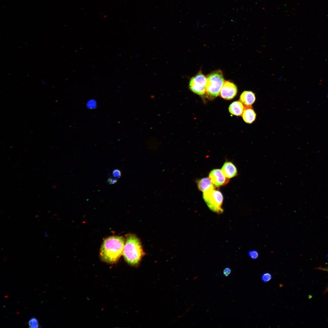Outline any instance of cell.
Returning <instances> with one entry per match:
<instances>
[{
  "instance_id": "6da1fadb",
  "label": "cell",
  "mask_w": 328,
  "mask_h": 328,
  "mask_svg": "<svg viewBox=\"0 0 328 328\" xmlns=\"http://www.w3.org/2000/svg\"><path fill=\"white\" fill-rule=\"evenodd\" d=\"M124 239L122 237L112 236L103 241L100 251V256L104 261L113 263L116 262L123 253Z\"/></svg>"
},
{
  "instance_id": "7a4b0ae2",
  "label": "cell",
  "mask_w": 328,
  "mask_h": 328,
  "mask_svg": "<svg viewBox=\"0 0 328 328\" xmlns=\"http://www.w3.org/2000/svg\"><path fill=\"white\" fill-rule=\"evenodd\" d=\"M123 255L126 261L133 266L138 265L144 255L140 241L135 235L127 237Z\"/></svg>"
},
{
  "instance_id": "3957f363",
  "label": "cell",
  "mask_w": 328,
  "mask_h": 328,
  "mask_svg": "<svg viewBox=\"0 0 328 328\" xmlns=\"http://www.w3.org/2000/svg\"><path fill=\"white\" fill-rule=\"evenodd\" d=\"M203 199L210 209L218 214L222 213L223 196L221 193L215 189L203 192Z\"/></svg>"
},
{
  "instance_id": "277c9868",
  "label": "cell",
  "mask_w": 328,
  "mask_h": 328,
  "mask_svg": "<svg viewBox=\"0 0 328 328\" xmlns=\"http://www.w3.org/2000/svg\"><path fill=\"white\" fill-rule=\"evenodd\" d=\"M224 82L220 70L216 71L209 74L207 78L206 92L207 94L212 97H217L220 94Z\"/></svg>"
},
{
  "instance_id": "5b68a950",
  "label": "cell",
  "mask_w": 328,
  "mask_h": 328,
  "mask_svg": "<svg viewBox=\"0 0 328 328\" xmlns=\"http://www.w3.org/2000/svg\"><path fill=\"white\" fill-rule=\"evenodd\" d=\"M207 78L201 73L192 77L189 83L190 89L194 93L203 95L206 92Z\"/></svg>"
},
{
  "instance_id": "8992f818",
  "label": "cell",
  "mask_w": 328,
  "mask_h": 328,
  "mask_svg": "<svg viewBox=\"0 0 328 328\" xmlns=\"http://www.w3.org/2000/svg\"><path fill=\"white\" fill-rule=\"evenodd\" d=\"M237 93V88L235 85L229 81H226L221 88L220 94L223 98L230 100L234 98Z\"/></svg>"
},
{
  "instance_id": "52a82bcc",
  "label": "cell",
  "mask_w": 328,
  "mask_h": 328,
  "mask_svg": "<svg viewBox=\"0 0 328 328\" xmlns=\"http://www.w3.org/2000/svg\"><path fill=\"white\" fill-rule=\"evenodd\" d=\"M209 177L214 185L219 187L226 184L228 182L229 179L227 178L222 173L221 169H214L209 173Z\"/></svg>"
},
{
  "instance_id": "ba28073f",
  "label": "cell",
  "mask_w": 328,
  "mask_h": 328,
  "mask_svg": "<svg viewBox=\"0 0 328 328\" xmlns=\"http://www.w3.org/2000/svg\"><path fill=\"white\" fill-rule=\"evenodd\" d=\"M221 170L224 176L228 179L236 176L237 174L236 167L230 162H225L222 166Z\"/></svg>"
},
{
  "instance_id": "9c48e42d",
  "label": "cell",
  "mask_w": 328,
  "mask_h": 328,
  "mask_svg": "<svg viewBox=\"0 0 328 328\" xmlns=\"http://www.w3.org/2000/svg\"><path fill=\"white\" fill-rule=\"evenodd\" d=\"M240 100L245 107H251L255 100V94L251 91H244L241 94Z\"/></svg>"
},
{
  "instance_id": "30bf717a",
  "label": "cell",
  "mask_w": 328,
  "mask_h": 328,
  "mask_svg": "<svg viewBox=\"0 0 328 328\" xmlns=\"http://www.w3.org/2000/svg\"><path fill=\"white\" fill-rule=\"evenodd\" d=\"M197 185L199 190L203 193L215 189L214 186L209 177L200 179L197 181Z\"/></svg>"
},
{
  "instance_id": "8fae6325",
  "label": "cell",
  "mask_w": 328,
  "mask_h": 328,
  "mask_svg": "<svg viewBox=\"0 0 328 328\" xmlns=\"http://www.w3.org/2000/svg\"><path fill=\"white\" fill-rule=\"evenodd\" d=\"M245 108L242 103L240 101H235L232 103L229 107V112L236 116L242 115Z\"/></svg>"
},
{
  "instance_id": "7c38bea8",
  "label": "cell",
  "mask_w": 328,
  "mask_h": 328,
  "mask_svg": "<svg viewBox=\"0 0 328 328\" xmlns=\"http://www.w3.org/2000/svg\"><path fill=\"white\" fill-rule=\"evenodd\" d=\"M242 115L244 121L249 124L252 123L255 119L256 117V114L251 107H245Z\"/></svg>"
},
{
  "instance_id": "4fadbf2b",
  "label": "cell",
  "mask_w": 328,
  "mask_h": 328,
  "mask_svg": "<svg viewBox=\"0 0 328 328\" xmlns=\"http://www.w3.org/2000/svg\"><path fill=\"white\" fill-rule=\"evenodd\" d=\"M29 327V328H39L40 327L39 322L38 319L35 317H32L28 322Z\"/></svg>"
},
{
  "instance_id": "5bb4252c",
  "label": "cell",
  "mask_w": 328,
  "mask_h": 328,
  "mask_svg": "<svg viewBox=\"0 0 328 328\" xmlns=\"http://www.w3.org/2000/svg\"><path fill=\"white\" fill-rule=\"evenodd\" d=\"M272 275L268 272H266L262 274L261 276L262 281L265 282H267L270 281L272 278Z\"/></svg>"
},
{
  "instance_id": "9a60e30c",
  "label": "cell",
  "mask_w": 328,
  "mask_h": 328,
  "mask_svg": "<svg viewBox=\"0 0 328 328\" xmlns=\"http://www.w3.org/2000/svg\"><path fill=\"white\" fill-rule=\"evenodd\" d=\"M248 256L252 259L255 260L258 258L259 256L258 251L255 250H250L248 251Z\"/></svg>"
},
{
  "instance_id": "2e32d148",
  "label": "cell",
  "mask_w": 328,
  "mask_h": 328,
  "mask_svg": "<svg viewBox=\"0 0 328 328\" xmlns=\"http://www.w3.org/2000/svg\"><path fill=\"white\" fill-rule=\"evenodd\" d=\"M112 174L114 177L119 178L121 176V173L120 170L118 169H116L113 170Z\"/></svg>"
},
{
  "instance_id": "e0dca14e",
  "label": "cell",
  "mask_w": 328,
  "mask_h": 328,
  "mask_svg": "<svg viewBox=\"0 0 328 328\" xmlns=\"http://www.w3.org/2000/svg\"><path fill=\"white\" fill-rule=\"evenodd\" d=\"M231 272V269L228 267L226 268L223 271L224 275L226 277L228 276Z\"/></svg>"
},
{
  "instance_id": "ac0fdd59",
  "label": "cell",
  "mask_w": 328,
  "mask_h": 328,
  "mask_svg": "<svg viewBox=\"0 0 328 328\" xmlns=\"http://www.w3.org/2000/svg\"><path fill=\"white\" fill-rule=\"evenodd\" d=\"M107 181L109 184H113L117 182V179L116 178H109Z\"/></svg>"
},
{
  "instance_id": "d6986e66",
  "label": "cell",
  "mask_w": 328,
  "mask_h": 328,
  "mask_svg": "<svg viewBox=\"0 0 328 328\" xmlns=\"http://www.w3.org/2000/svg\"><path fill=\"white\" fill-rule=\"evenodd\" d=\"M319 269L321 270H323V271L328 272V268H322L320 267L319 268ZM328 291V288L326 289V291Z\"/></svg>"
},
{
  "instance_id": "ffe728a7",
  "label": "cell",
  "mask_w": 328,
  "mask_h": 328,
  "mask_svg": "<svg viewBox=\"0 0 328 328\" xmlns=\"http://www.w3.org/2000/svg\"><path fill=\"white\" fill-rule=\"evenodd\" d=\"M45 234L46 237H47L48 236L47 234L46 233H45Z\"/></svg>"
}]
</instances>
